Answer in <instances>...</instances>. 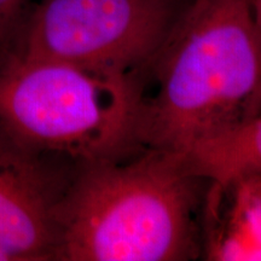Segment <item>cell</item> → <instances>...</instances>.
Instances as JSON below:
<instances>
[{"mask_svg": "<svg viewBox=\"0 0 261 261\" xmlns=\"http://www.w3.org/2000/svg\"><path fill=\"white\" fill-rule=\"evenodd\" d=\"M250 2H252V0H250Z\"/></svg>", "mask_w": 261, "mask_h": 261, "instance_id": "7c38bea8", "label": "cell"}, {"mask_svg": "<svg viewBox=\"0 0 261 261\" xmlns=\"http://www.w3.org/2000/svg\"><path fill=\"white\" fill-rule=\"evenodd\" d=\"M231 200L226 213L208 207L212 223L205 243L208 259L261 260V177L225 189Z\"/></svg>", "mask_w": 261, "mask_h": 261, "instance_id": "52a82bcc", "label": "cell"}, {"mask_svg": "<svg viewBox=\"0 0 261 261\" xmlns=\"http://www.w3.org/2000/svg\"><path fill=\"white\" fill-rule=\"evenodd\" d=\"M60 160L0 125V261L56 260L58 208L75 167Z\"/></svg>", "mask_w": 261, "mask_h": 261, "instance_id": "5b68a950", "label": "cell"}, {"mask_svg": "<svg viewBox=\"0 0 261 261\" xmlns=\"http://www.w3.org/2000/svg\"><path fill=\"white\" fill-rule=\"evenodd\" d=\"M29 3L31 0H0V42L5 55L27 15Z\"/></svg>", "mask_w": 261, "mask_h": 261, "instance_id": "ba28073f", "label": "cell"}, {"mask_svg": "<svg viewBox=\"0 0 261 261\" xmlns=\"http://www.w3.org/2000/svg\"><path fill=\"white\" fill-rule=\"evenodd\" d=\"M192 177L225 189L261 177V113L175 152Z\"/></svg>", "mask_w": 261, "mask_h": 261, "instance_id": "8992f818", "label": "cell"}, {"mask_svg": "<svg viewBox=\"0 0 261 261\" xmlns=\"http://www.w3.org/2000/svg\"><path fill=\"white\" fill-rule=\"evenodd\" d=\"M252 6L256 23H261V0H252Z\"/></svg>", "mask_w": 261, "mask_h": 261, "instance_id": "9c48e42d", "label": "cell"}, {"mask_svg": "<svg viewBox=\"0 0 261 261\" xmlns=\"http://www.w3.org/2000/svg\"><path fill=\"white\" fill-rule=\"evenodd\" d=\"M127 156V155H126ZM75 163L58 208V261H179L195 252L194 187L175 152Z\"/></svg>", "mask_w": 261, "mask_h": 261, "instance_id": "7a4b0ae2", "label": "cell"}, {"mask_svg": "<svg viewBox=\"0 0 261 261\" xmlns=\"http://www.w3.org/2000/svg\"><path fill=\"white\" fill-rule=\"evenodd\" d=\"M4 55H5L4 47H3L2 42H0V61H2V60H3V57H4Z\"/></svg>", "mask_w": 261, "mask_h": 261, "instance_id": "8fae6325", "label": "cell"}, {"mask_svg": "<svg viewBox=\"0 0 261 261\" xmlns=\"http://www.w3.org/2000/svg\"><path fill=\"white\" fill-rule=\"evenodd\" d=\"M142 83L65 62L0 61V125L23 144L67 159H119L138 148Z\"/></svg>", "mask_w": 261, "mask_h": 261, "instance_id": "3957f363", "label": "cell"}, {"mask_svg": "<svg viewBox=\"0 0 261 261\" xmlns=\"http://www.w3.org/2000/svg\"><path fill=\"white\" fill-rule=\"evenodd\" d=\"M148 68L138 148L179 152L255 115L261 35L250 0H188Z\"/></svg>", "mask_w": 261, "mask_h": 261, "instance_id": "6da1fadb", "label": "cell"}, {"mask_svg": "<svg viewBox=\"0 0 261 261\" xmlns=\"http://www.w3.org/2000/svg\"><path fill=\"white\" fill-rule=\"evenodd\" d=\"M182 6L181 0H38L5 56L138 76Z\"/></svg>", "mask_w": 261, "mask_h": 261, "instance_id": "277c9868", "label": "cell"}, {"mask_svg": "<svg viewBox=\"0 0 261 261\" xmlns=\"http://www.w3.org/2000/svg\"><path fill=\"white\" fill-rule=\"evenodd\" d=\"M257 28H259V32H260V35H261V23L257 24ZM257 113H261V94H260V99H259V110H257Z\"/></svg>", "mask_w": 261, "mask_h": 261, "instance_id": "30bf717a", "label": "cell"}]
</instances>
